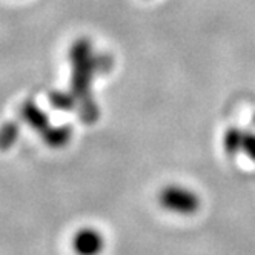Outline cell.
<instances>
[{
  "instance_id": "1",
  "label": "cell",
  "mask_w": 255,
  "mask_h": 255,
  "mask_svg": "<svg viewBox=\"0 0 255 255\" xmlns=\"http://www.w3.org/2000/svg\"><path fill=\"white\" fill-rule=\"evenodd\" d=\"M71 63V93L77 99L79 114L85 123L99 119V108L91 96V82L100 68V59L94 56L93 45L85 37L77 39L69 48Z\"/></svg>"
},
{
  "instance_id": "2",
  "label": "cell",
  "mask_w": 255,
  "mask_h": 255,
  "mask_svg": "<svg viewBox=\"0 0 255 255\" xmlns=\"http://www.w3.org/2000/svg\"><path fill=\"white\" fill-rule=\"evenodd\" d=\"M157 200L163 209L180 215H192L200 208L198 195L194 191L180 185H168L161 188Z\"/></svg>"
},
{
  "instance_id": "3",
  "label": "cell",
  "mask_w": 255,
  "mask_h": 255,
  "mask_svg": "<svg viewBox=\"0 0 255 255\" xmlns=\"http://www.w3.org/2000/svg\"><path fill=\"white\" fill-rule=\"evenodd\" d=\"M71 248L76 255H100L105 248V239L96 228H80L72 235Z\"/></svg>"
},
{
  "instance_id": "4",
  "label": "cell",
  "mask_w": 255,
  "mask_h": 255,
  "mask_svg": "<svg viewBox=\"0 0 255 255\" xmlns=\"http://www.w3.org/2000/svg\"><path fill=\"white\" fill-rule=\"evenodd\" d=\"M20 117L31 129H34L39 134H43L51 126L48 114L43 111V109H40L34 100L23 102V105L20 106Z\"/></svg>"
},
{
  "instance_id": "5",
  "label": "cell",
  "mask_w": 255,
  "mask_h": 255,
  "mask_svg": "<svg viewBox=\"0 0 255 255\" xmlns=\"http://www.w3.org/2000/svg\"><path fill=\"white\" fill-rule=\"evenodd\" d=\"M72 138V128L69 125H51L48 129L42 134V140L48 148L60 149L65 148Z\"/></svg>"
},
{
  "instance_id": "6",
  "label": "cell",
  "mask_w": 255,
  "mask_h": 255,
  "mask_svg": "<svg viewBox=\"0 0 255 255\" xmlns=\"http://www.w3.org/2000/svg\"><path fill=\"white\" fill-rule=\"evenodd\" d=\"M245 131L237 126H231L223 134V151L229 157H235L243 151Z\"/></svg>"
},
{
  "instance_id": "7",
  "label": "cell",
  "mask_w": 255,
  "mask_h": 255,
  "mask_svg": "<svg viewBox=\"0 0 255 255\" xmlns=\"http://www.w3.org/2000/svg\"><path fill=\"white\" fill-rule=\"evenodd\" d=\"M20 126L17 122H6L0 126V151H8L19 140Z\"/></svg>"
},
{
  "instance_id": "8",
  "label": "cell",
  "mask_w": 255,
  "mask_h": 255,
  "mask_svg": "<svg viewBox=\"0 0 255 255\" xmlns=\"http://www.w3.org/2000/svg\"><path fill=\"white\" fill-rule=\"evenodd\" d=\"M48 102L54 109H59V111H71L77 106V99L74 94L65 93V91H51L48 94Z\"/></svg>"
},
{
  "instance_id": "9",
  "label": "cell",
  "mask_w": 255,
  "mask_h": 255,
  "mask_svg": "<svg viewBox=\"0 0 255 255\" xmlns=\"http://www.w3.org/2000/svg\"><path fill=\"white\" fill-rule=\"evenodd\" d=\"M246 157H249L252 161H255V132L254 131H245L243 138V151Z\"/></svg>"
},
{
  "instance_id": "10",
  "label": "cell",
  "mask_w": 255,
  "mask_h": 255,
  "mask_svg": "<svg viewBox=\"0 0 255 255\" xmlns=\"http://www.w3.org/2000/svg\"><path fill=\"white\" fill-rule=\"evenodd\" d=\"M252 123H254V126H255V114L252 116Z\"/></svg>"
}]
</instances>
